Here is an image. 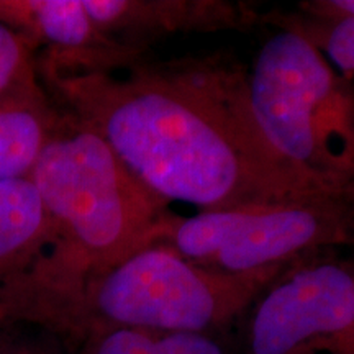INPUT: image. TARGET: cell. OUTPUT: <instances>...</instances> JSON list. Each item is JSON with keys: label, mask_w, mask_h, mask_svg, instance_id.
I'll list each match as a JSON object with an SVG mask.
<instances>
[{"label": "cell", "mask_w": 354, "mask_h": 354, "mask_svg": "<svg viewBox=\"0 0 354 354\" xmlns=\"http://www.w3.org/2000/svg\"><path fill=\"white\" fill-rule=\"evenodd\" d=\"M123 69V76L44 71L68 112L94 128L165 202L223 212L282 202L339 180L299 169L268 143L250 104L248 73L236 61L141 57Z\"/></svg>", "instance_id": "obj_1"}, {"label": "cell", "mask_w": 354, "mask_h": 354, "mask_svg": "<svg viewBox=\"0 0 354 354\" xmlns=\"http://www.w3.org/2000/svg\"><path fill=\"white\" fill-rule=\"evenodd\" d=\"M30 179L53 227V266L69 287L156 245L172 216L113 153L107 141L73 113H59Z\"/></svg>", "instance_id": "obj_2"}, {"label": "cell", "mask_w": 354, "mask_h": 354, "mask_svg": "<svg viewBox=\"0 0 354 354\" xmlns=\"http://www.w3.org/2000/svg\"><path fill=\"white\" fill-rule=\"evenodd\" d=\"M274 28L248 73L259 130L282 158L308 174L354 176V91L302 33Z\"/></svg>", "instance_id": "obj_3"}, {"label": "cell", "mask_w": 354, "mask_h": 354, "mask_svg": "<svg viewBox=\"0 0 354 354\" xmlns=\"http://www.w3.org/2000/svg\"><path fill=\"white\" fill-rule=\"evenodd\" d=\"M300 261L221 272L156 243L92 277L79 290L87 307L112 328L209 335L256 304Z\"/></svg>", "instance_id": "obj_4"}, {"label": "cell", "mask_w": 354, "mask_h": 354, "mask_svg": "<svg viewBox=\"0 0 354 354\" xmlns=\"http://www.w3.org/2000/svg\"><path fill=\"white\" fill-rule=\"evenodd\" d=\"M221 272H250L354 243V176L266 205L172 216L159 241Z\"/></svg>", "instance_id": "obj_5"}, {"label": "cell", "mask_w": 354, "mask_h": 354, "mask_svg": "<svg viewBox=\"0 0 354 354\" xmlns=\"http://www.w3.org/2000/svg\"><path fill=\"white\" fill-rule=\"evenodd\" d=\"M245 354H354V269L307 258L256 300Z\"/></svg>", "instance_id": "obj_6"}, {"label": "cell", "mask_w": 354, "mask_h": 354, "mask_svg": "<svg viewBox=\"0 0 354 354\" xmlns=\"http://www.w3.org/2000/svg\"><path fill=\"white\" fill-rule=\"evenodd\" d=\"M0 21L17 26L30 43L51 48L46 68L56 71H115L143 57V50L110 38L87 15L82 0L0 2Z\"/></svg>", "instance_id": "obj_7"}, {"label": "cell", "mask_w": 354, "mask_h": 354, "mask_svg": "<svg viewBox=\"0 0 354 354\" xmlns=\"http://www.w3.org/2000/svg\"><path fill=\"white\" fill-rule=\"evenodd\" d=\"M82 6L102 32L143 51L177 33L246 30L263 20L250 3L230 0H82Z\"/></svg>", "instance_id": "obj_8"}, {"label": "cell", "mask_w": 354, "mask_h": 354, "mask_svg": "<svg viewBox=\"0 0 354 354\" xmlns=\"http://www.w3.org/2000/svg\"><path fill=\"white\" fill-rule=\"evenodd\" d=\"M57 118L39 86L0 94V179L30 176Z\"/></svg>", "instance_id": "obj_9"}, {"label": "cell", "mask_w": 354, "mask_h": 354, "mask_svg": "<svg viewBox=\"0 0 354 354\" xmlns=\"http://www.w3.org/2000/svg\"><path fill=\"white\" fill-rule=\"evenodd\" d=\"M46 243L51 220L30 176L0 179V268L35 258Z\"/></svg>", "instance_id": "obj_10"}, {"label": "cell", "mask_w": 354, "mask_h": 354, "mask_svg": "<svg viewBox=\"0 0 354 354\" xmlns=\"http://www.w3.org/2000/svg\"><path fill=\"white\" fill-rule=\"evenodd\" d=\"M94 354H225L209 335L140 328H110Z\"/></svg>", "instance_id": "obj_11"}, {"label": "cell", "mask_w": 354, "mask_h": 354, "mask_svg": "<svg viewBox=\"0 0 354 354\" xmlns=\"http://www.w3.org/2000/svg\"><path fill=\"white\" fill-rule=\"evenodd\" d=\"M271 25H284L308 38L344 74H354V19H323L305 13H271L263 17Z\"/></svg>", "instance_id": "obj_12"}, {"label": "cell", "mask_w": 354, "mask_h": 354, "mask_svg": "<svg viewBox=\"0 0 354 354\" xmlns=\"http://www.w3.org/2000/svg\"><path fill=\"white\" fill-rule=\"evenodd\" d=\"M32 43L0 21V94L38 87Z\"/></svg>", "instance_id": "obj_13"}, {"label": "cell", "mask_w": 354, "mask_h": 354, "mask_svg": "<svg viewBox=\"0 0 354 354\" xmlns=\"http://www.w3.org/2000/svg\"><path fill=\"white\" fill-rule=\"evenodd\" d=\"M297 12L323 19H354V0H310L300 2Z\"/></svg>", "instance_id": "obj_14"}]
</instances>
